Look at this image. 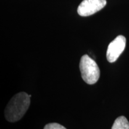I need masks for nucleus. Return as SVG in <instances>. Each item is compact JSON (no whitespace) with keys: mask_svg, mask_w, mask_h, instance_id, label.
Instances as JSON below:
<instances>
[{"mask_svg":"<svg viewBox=\"0 0 129 129\" xmlns=\"http://www.w3.org/2000/svg\"><path fill=\"white\" fill-rule=\"evenodd\" d=\"M80 69L83 80L88 84H94L99 80L100 70L96 62L87 54L81 58Z\"/></svg>","mask_w":129,"mask_h":129,"instance_id":"obj_2","label":"nucleus"},{"mask_svg":"<svg viewBox=\"0 0 129 129\" xmlns=\"http://www.w3.org/2000/svg\"><path fill=\"white\" fill-rule=\"evenodd\" d=\"M31 95L20 92L13 97L5 109V117L9 122H16L20 120L30 105Z\"/></svg>","mask_w":129,"mask_h":129,"instance_id":"obj_1","label":"nucleus"},{"mask_svg":"<svg viewBox=\"0 0 129 129\" xmlns=\"http://www.w3.org/2000/svg\"><path fill=\"white\" fill-rule=\"evenodd\" d=\"M111 129H129V122L124 116H120L116 119Z\"/></svg>","mask_w":129,"mask_h":129,"instance_id":"obj_5","label":"nucleus"},{"mask_svg":"<svg viewBox=\"0 0 129 129\" xmlns=\"http://www.w3.org/2000/svg\"><path fill=\"white\" fill-rule=\"evenodd\" d=\"M126 44V39L122 35H118L108 47L106 58L109 62L114 63L123 52Z\"/></svg>","mask_w":129,"mask_h":129,"instance_id":"obj_3","label":"nucleus"},{"mask_svg":"<svg viewBox=\"0 0 129 129\" xmlns=\"http://www.w3.org/2000/svg\"><path fill=\"white\" fill-rule=\"evenodd\" d=\"M44 129H67L65 127L63 126V125L59 124L58 123H50L47 124L44 127Z\"/></svg>","mask_w":129,"mask_h":129,"instance_id":"obj_6","label":"nucleus"},{"mask_svg":"<svg viewBox=\"0 0 129 129\" xmlns=\"http://www.w3.org/2000/svg\"><path fill=\"white\" fill-rule=\"evenodd\" d=\"M106 4V0H83L79 5L77 12L81 16H88L102 9Z\"/></svg>","mask_w":129,"mask_h":129,"instance_id":"obj_4","label":"nucleus"}]
</instances>
